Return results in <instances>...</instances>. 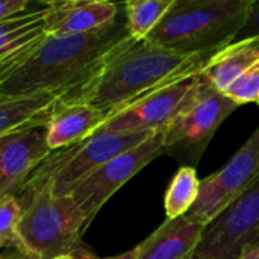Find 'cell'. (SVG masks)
Returning a JSON list of instances; mask_svg holds the SVG:
<instances>
[{"label": "cell", "instance_id": "3", "mask_svg": "<svg viewBox=\"0 0 259 259\" xmlns=\"http://www.w3.org/2000/svg\"><path fill=\"white\" fill-rule=\"evenodd\" d=\"M253 0H175L146 38L181 55L219 52L246 24Z\"/></svg>", "mask_w": 259, "mask_h": 259}, {"label": "cell", "instance_id": "28", "mask_svg": "<svg viewBox=\"0 0 259 259\" xmlns=\"http://www.w3.org/2000/svg\"><path fill=\"white\" fill-rule=\"evenodd\" d=\"M256 103H258V105H259V97H258V100H256Z\"/></svg>", "mask_w": 259, "mask_h": 259}, {"label": "cell", "instance_id": "24", "mask_svg": "<svg viewBox=\"0 0 259 259\" xmlns=\"http://www.w3.org/2000/svg\"><path fill=\"white\" fill-rule=\"evenodd\" d=\"M140 252H141V243H140L138 246H135L134 249H131V250H127V252H124V253H121V255H117V256L105 258V259H137L138 258V255H140ZM80 255L83 256V259H99V258H96L93 253L85 252L83 249L80 250Z\"/></svg>", "mask_w": 259, "mask_h": 259}, {"label": "cell", "instance_id": "26", "mask_svg": "<svg viewBox=\"0 0 259 259\" xmlns=\"http://www.w3.org/2000/svg\"><path fill=\"white\" fill-rule=\"evenodd\" d=\"M53 259H83V256H82V255L76 256V255H73V253H68V255H61V256H56V258Z\"/></svg>", "mask_w": 259, "mask_h": 259}, {"label": "cell", "instance_id": "17", "mask_svg": "<svg viewBox=\"0 0 259 259\" xmlns=\"http://www.w3.org/2000/svg\"><path fill=\"white\" fill-rule=\"evenodd\" d=\"M175 0H129L123 5L127 35L135 41L146 39L168 12Z\"/></svg>", "mask_w": 259, "mask_h": 259}, {"label": "cell", "instance_id": "19", "mask_svg": "<svg viewBox=\"0 0 259 259\" xmlns=\"http://www.w3.org/2000/svg\"><path fill=\"white\" fill-rule=\"evenodd\" d=\"M23 208L17 197H5L0 200V249L14 247L21 256L29 258L27 250L20 238L18 225Z\"/></svg>", "mask_w": 259, "mask_h": 259}, {"label": "cell", "instance_id": "21", "mask_svg": "<svg viewBox=\"0 0 259 259\" xmlns=\"http://www.w3.org/2000/svg\"><path fill=\"white\" fill-rule=\"evenodd\" d=\"M42 20H44V9H41V11H26V12L14 15V17H11L8 20H3V21H0V38L11 33V32L18 30V29H23L26 26L42 23Z\"/></svg>", "mask_w": 259, "mask_h": 259}, {"label": "cell", "instance_id": "18", "mask_svg": "<svg viewBox=\"0 0 259 259\" xmlns=\"http://www.w3.org/2000/svg\"><path fill=\"white\" fill-rule=\"evenodd\" d=\"M199 185H200V179L197 178L196 168L181 167L178 170L164 197L167 220L184 217L191 209L199 194Z\"/></svg>", "mask_w": 259, "mask_h": 259}, {"label": "cell", "instance_id": "14", "mask_svg": "<svg viewBox=\"0 0 259 259\" xmlns=\"http://www.w3.org/2000/svg\"><path fill=\"white\" fill-rule=\"evenodd\" d=\"M205 226L184 217L165 220L143 243L137 259H194Z\"/></svg>", "mask_w": 259, "mask_h": 259}, {"label": "cell", "instance_id": "7", "mask_svg": "<svg viewBox=\"0 0 259 259\" xmlns=\"http://www.w3.org/2000/svg\"><path fill=\"white\" fill-rule=\"evenodd\" d=\"M259 182V127L217 173L200 181L199 194L185 220L206 226Z\"/></svg>", "mask_w": 259, "mask_h": 259}, {"label": "cell", "instance_id": "23", "mask_svg": "<svg viewBox=\"0 0 259 259\" xmlns=\"http://www.w3.org/2000/svg\"><path fill=\"white\" fill-rule=\"evenodd\" d=\"M27 0H0V21L26 12Z\"/></svg>", "mask_w": 259, "mask_h": 259}, {"label": "cell", "instance_id": "13", "mask_svg": "<svg viewBox=\"0 0 259 259\" xmlns=\"http://www.w3.org/2000/svg\"><path fill=\"white\" fill-rule=\"evenodd\" d=\"M106 118L105 112L91 105L62 97L52 108L49 121L44 126L46 144L53 152L85 141L97 132Z\"/></svg>", "mask_w": 259, "mask_h": 259}, {"label": "cell", "instance_id": "27", "mask_svg": "<svg viewBox=\"0 0 259 259\" xmlns=\"http://www.w3.org/2000/svg\"><path fill=\"white\" fill-rule=\"evenodd\" d=\"M0 259H11V258H2V256H0ZM12 259H33V258H26V256H21V258H12Z\"/></svg>", "mask_w": 259, "mask_h": 259}, {"label": "cell", "instance_id": "20", "mask_svg": "<svg viewBox=\"0 0 259 259\" xmlns=\"http://www.w3.org/2000/svg\"><path fill=\"white\" fill-rule=\"evenodd\" d=\"M226 94L237 106L256 102L259 97V61L241 74L228 90Z\"/></svg>", "mask_w": 259, "mask_h": 259}, {"label": "cell", "instance_id": "25", "mask_svg": "<svg viewBox=\"0 0 259 259\" xmlns=\"http://www.w3.org/2000/svg\"><path fill=\"white\" fill-rule=\"evenodd\" d=\"M238 259H259V243L244 246Z\"/></svg>", "mask_w": 259, "mask_h": 259}, {"label": "cell", "instance_id": "5", "mask_svg": "<svg viewBox=\"0 0 259 259\" xmlns=\"http://www.w3.org/2000/svg\"><path fill=\"white\" fill-rule=\"evenodd\" d=\"M237 108L200 73L188 100L164 127L165 155L176 158L181 167L196 168L219 127Z\"/></svg>", "mask_w": 259, "mask_h": 259}, {"label": "cell", "instance_id": "4", "mask_svg": "<svg viewBox=\"0 0 259 259\" xmlns=\"http://www.w3.org/2000/svg\"><path fill=\"white\" fill-rule=\"evenodd\" d=\"M26 194L18 225L29 258L53 259L82 250L87 222L70 196L55 197L47 185L21 190Z\"/></svg>", "mask_w": 259, "mask_h": 259}, {"label": "cell", "instance_id": "16", "mask_svg": "<svg viewBox=\"0 0 259 259\" xmlns=\"http://www.w3.org/2000/svg\"><path fill=\"white\" fill-rule=\"evenodd\" d=\"M62 93H39L26 97L0 99V137L12 132L46 126Z\"/></svg>", "mask_w": 259, "mask_h": 259}, {"label": "cell", "instance_id": "9", "mask_svg": "<svg viewBox=\"0 0 259 259\" xmlns=\"http://www.w3.org/2000/svg\"><path fill=\"white\" fill-rule=\"evenodd\" d=\"M200 73L202 71L164 83L134 100L108 117L96 134H126L164 129L188 100L200 79Z\"/></svg>", "mask_w": 259, "mask_h": 259}, {"label": "cell", "instance_id": "22", "mask_svg": "<svg viewBox=\"0 0 259 259\" xmlns=\"http://www.w3.org/2000/svg\"><path fill=\"white\" fill-rule=\"evenodd\" d=\"M255 36H259V0L252 2L249 18L246 24L243 26V29L240 30V33L237 35V39H246V38H255Z\"/></svg>", "mask_w": 259, "mask_h": 259}, {"label": "cell", "instance_id": "12", "mask_svg": "<svg viewBox=\"0 0 259 259\" xmlns=\"http://www.w3.org/2000/svg\"><path fill=\"white\" fill-rule=\"evenodd\" d=\"M120 17V5L105 0L49 2L42 29L50 35H77L99 30Z\"/></svg>", "mask_w": 259, "mask_h": 259}, {"label": "cell", "instance_id": "8", "mask_svg": "<svg viewBox=\"0 0 259 259\" xmlns=\"http://www.w3.org/2000/svg\"><path fill=\"white\" fill-rule=\"evenodd\" d=\"M165 155L164 129L155 132L140 146L118 155L91 176L83 179L71 193L70 197L77 205L83 215L87 226L102 206L137 173H140L147 164Z\"/></svg>", "mask_w": 259, "mask_h": 259}, {"label": "cell", "instance_id": "10", "mask_svg": "<svg viewBox=\"0 0 259 259\" xmlns=\"http://www.w3.org/2000/svg\"><path fill=\"white\" fill-rule=\"evenodd\" d=\"M252 243H259V182L205 226L194 259H238Z\"/></svg>", "mask_w": 259, "mask_h": 259}, {"label": "cell", "instance_id": "11", "mask_svg": "<svg viewBox=\"0 0 259 259\" xmlns=\"http://www.w3.org/2000/svg\"><path fill=\"white\" fill-rule=\"evenodd\" d=\"M44 132L26 129L0 137V200L15 197L23 190L29 175L49 156Z\"/></svg>", "mask_w": 259, "mask_h": 259}, {"label": "cell", "instance_id": "15", "mask_svg": "<svg viewBox=\"0 0 259 259\" xmlns=\"http://www.w3.org/2000/svg\"><path fill=\"white\" fill-rule=\"evenodd\" d=\"M259 61V36L237 39L211 56L202 76L219 91L225 93L241 74Z\"/></svg>", "mask_w": 259, "mask_h": 259}, {"label": "cell", "instance_id": "6", "mask_svg": "<svg viewBox=\"0 0 259 259\" xmlns=\"http://www.w3.org/2000/svg\"><path fill=\"white\" fill-rule=\"evenodd\" d=\"M158 131L96 134L85 141L61 149L35 170L23 188L47 185L55 197H65L88 176L102 168L118 155L140 146Z\"/></svg>", "mask_w": 259, "mask_h": 259}, {"label": "cell", "instance_id": "2", "mask_svg": "<svg viewBox=\"0 0 259 259\" xmlns=\"http://www.w3.org/2000/svg\"><path fill=\"white\" fill-rule=\"evenodd\" d=\"M214 53L181 55L147 39L126 36L64 99L91 105L111 117L155 88L202 71Z\"/></svg>", "mask_w": 259, "mask_h": 259}, {"label": "cell", "instance_id": "1", "mask_svg": "<svg viewBox=\"0 0 259 259\" xmlns=\"http://www.w3.org/2000/svg\"><path fill=\"white\" fill-rule=\"evenodd\" d=\"M127 35L120 17L99 30L77 35L44 33L29 49L0 67V99L39 93L70 94Z\"/></svg>", "mask_w": 259, "mask_h": 259}]
</instances>
